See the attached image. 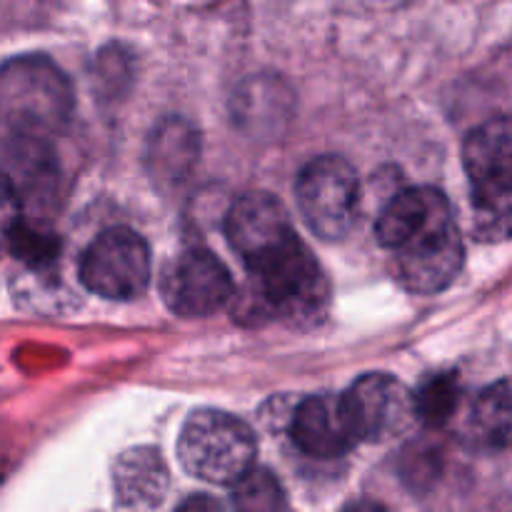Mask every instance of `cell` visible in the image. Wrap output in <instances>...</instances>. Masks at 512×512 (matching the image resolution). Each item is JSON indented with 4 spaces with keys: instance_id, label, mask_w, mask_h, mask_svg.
Here are the masks:
<instances>
[{
    "instance_id": "9a60e30c",
    "label": "cell",
    "mask_w": 512,
    "mask_h": 512,
    "mask_svg": "<svg viewBox=\"0 0 512 512\" xmlns=\"http://www.w3.org/2000/svg\"><path fill=\"white\" fill-rule=\"evenodd\" d=\"M293 95L283 80L255 75L238 88L233 98L235 123L250 135H275L280 125L288 123Z\"/></svg>"
},
{
    "instance_id": "8fae6325",
    "label": "cell",
    "mask_w": 512,
    "mask_h": 512,
    "mask_svg": "<svg viewBox=\"0 0 512 512\" xmlns=\"http://www.w3.org/2000/svg\"><path fill=\"white\" fill-rule=\"evenodd\" d=\"M290 435L300 453L315 460H338L358 443L343 395L330 393L310 395L298 405Z\"/></svg>"
},
{
    "instance_id": "7a4b0ae2",
    "label": "cell",
    "mask_w": 512,
    "mask_h": 512,
    "mask_svg": "<svg viewBox=\"0 0 512 512\" xmlns=\"http://www.w3.org/2000/svg\"><path fill=\"white\" fill-rule=\"evenodd\" d=\"M75 93L68 75L45 55H18L0 70V118L5 135L45 138L73 118Z\"/></svg>"
},
{
    "instance_id": "d6986e66",
    "label": "cell",
    "mask_w": 512,
    "mask_h": 512,
    "mask_svg": "<svg viewBox=\"0 0 512 512\" xmlns=\"http://www.w3.org/2000/svg\"><path fill=\"white\" fill-rule=\"evenodd\" d=\"M473 423L485 443L512 450V378L498 380L478 395Z\"/></svg>"
},
{
    "instance_id": "7c38bea8",
    "label": "cell",
    "mask_w": 512,
    "mask_h": 512,
    "mask_svg": "<svg viewBox=\"0 0 512 512\" xmlns=\"http://www.w3.org/2000/svg\"><path fill=\"white\" fill-rule=\"evenodd\" d=\"M200 160V133L190 120L165 118L153 128L145 148V168L160 188L185 183Z\"/></svg>"
},
{
    "instance_id": "ffe728a7",
    "label": "cell",
    "mask_w": 512,
    "mask_h": 512,
    "mask_svg": "<svg viewBox=\"0 0 512 512\" xmlns=\"http://www.w3.org/2000/svg\"><path fill=\"white\" fill-rule=\"evenodd\" d=\"M460 403V385L455 373H438L425 380L415 395V413L425 428H443Z\"/></svg>"
},
{
    "instance_id": "30bf717a",
    "label": "cell",
    "mask_w": 512,
    "mask_h": 512,
    "mask_svg": "<svg viewBox=\"0 0 512 512\" xmlns=\"http://www.w3.org/2000/svg\"><path fill=\"white\" fill-rule=\"evenodd\" d=\"M358 443H388L418 420L415 395L395 375L368 373L343 393Z\"/></svg>"
},
{
    "instance_id": "5bb4252c",
    "label": "cell",
    "mask_w": 512,
    "mask_h": 512,
    "mask_svg": "<svg viewBox=\"0 0 512 512\" xmlns=\"http://www.w3.org/2000/svg\"><path fill=\"white\" fill-rule=\"evenodd\" d=\"M448 208V198L438 188L423 185V188L400 190L380 210L375 220V238L385 250L395 253Z\"/></svg>"
},
{
    "instance_id": "277c9868",
    "label": "cell",
    "mask_w": 512,
    "mask_h": 512,
    "mask_svg": "<svg viewBox=\"0 0 512 512\" xmlns=\"http://www.w3.org/2000/svg\"><path fill=\"white\" fill-rule=\"evenodd\" d=\"M360 178L350 160L320 155L303 165L295 198L305 225L323 240H343L360 213Z\"/></svg>"
},
{
    "instance_id": "44dd1931",
    "label": "cell",
    "mask_w": 512,
    "mask_h": 512,
    "mask_svg": "<svg viewBox=\"0 0 512 512\" xmlns=\"http://www.w3.org/2000/svg\"><path fill=\"white\" fill-rule=\"evenodd\" d=\"M235 512H285L288 500L273 470L253 468L238 485H233Z\"/></svg>"
},
{
    "instance_id": "603a6c76",
    "label": "cell",
    "mask_w": 512,
    "mask_h": 512,
    "mask_svg": "<svg viewBox=\"0 0 512 512\" xmlns=\"http://www.w3.org/2000/svg\"><path fill=\"white\" fill-rule=\"evenodd\" d=\"M340 512H388L385 508H380V505L370 503V500H353V503L345 505Z\"/></svg>"
},
{
    "instance_id": "ac0fdd59",
    "label": "cell",
    "mask_w": 512,
    "mask_h": 512,
    "mask_svg": "<svg viewBox=\"0 0 512 512\" xmlns=\"http://www.w3.org/2000/svg\"><path fill=\"white\" fill-rule=\"evenodd\" d=\"M5 243H8V253L18 263L38 275L48 273L63 250V243L45 220H35L20 213L5 223Z\"/></svg>"
},
{
    "instance_id": "9c48e42d",
    "label": "cell",
    "mask_w": 512,
    "mask_h": 512,
    "mask_svg": "<svg viewBox=\"0 0 512 512\" xmlns=\"http://www.w3.org/2000/svg\"><path fill=\"white\" fill-rule=\"evenodd\" d=\"M160 295L170 313L180 318H208L233 303L235 285L218 255L205 248H188L165 268Z\"/></svg>"
},
{
    "instance_id": "e0dca14e",
    "label": "cell",
    "mask_w": 512,
    "mask_h": 512,
    "mask_svg": "<svg viewBox=\"0 0 512 512\" xmlns=\"http://www.w3.org/2000/svg\"><path fill=\"white\" fill-rule=\"evenodd\" d=\"M470 183L512 173V118H493L470 130L463 143Z\"/></svg>"
},
{
    "instance_id": "3957f363",
    "label": "cell",
    "mask_w": 512,
    "mask_h": 512,
    "mask_svg": "<svg viewBox=\"0 0 512 512\" xmlns=\"http://www.w3.org/2000/svg\"><path fill=\"white\" fill-rule=\"evenodd\" d=\"M258 443L248 423L225 410H195L178 438L185 473L210 485H238L255 468Z\"/></svg>"
},
{
    "instance_id": "5b68a950",
    "label": "cell",
    "mask_w": 512,
    "mask_h": 512,
    "mask_svg": "<svg viewBox=\"0 0 512 512\" xmlns=\"http://www.w3.org/2000/svg\"><path fill=\"white\" fill-rule=\"evenodd\" d=\"M150 273L153 263L148 243L125 225H113L95 235L78 265L83 288L105 300L140 298L148 290Z\"/></svg>"
},
{
    "instance_id": "2e32d148",
    "label": "cell",
    "mask_w": 512,
    "mask_h": 512,
    "mask_svg": "<svg viewBox=\"0 0 512 512\" xmlns=\"http://www.w3.org/2000/svg\"><path fill=\"white\" fill-rule=\"evenodd\" d=\"M470 233L483 243L512 240V175L470 183Z\"/></svg>"
},
{
    "instance_id": "4fadbf2b",
    "label": "cell",
    "mask_w": 512,
    "mask_h": 512,
    "mask_svg": "<svg viewBox=\"0 0 512 512\" xmlns=\"http://www.w3.org/2000/svg\"><path fill=\"white\" fill-rule=\"evenodd\" d=\"M170 470L163 455L150 445H135L115 458L113 490L123 508L153 510L165 500Z\"/></svg>"
},
{
    "instance_id": "8992f818",
    "label": "cell",
    "mask_w": 512,
    "mask_h": 512,
    "mask_svg": "<svg viewBox=\"0 0 512 512\" xmlns=\"http://www.w3.org/2000/svg\"><path fill=\"white\" fill-rule=\"evenodd\" d=\"M390 255L395 280L408 293L435 295L450 288L465 263V245L453 208L443 210L413 240Z\"/></svg>"
},
{
    "instance_id": "7402d4cb",
    "label": "cell",
    "mask_w": 512,
    "mask_h": 512,
    "mask_svg": "<svg viewBox=\"0 0 512 512\" xmlns=\"http://www.w3.org/2000/svg\"><path fill=\"white\" fill-rule=\"evenodd\" d=\"M175 512H225L220 500H215L213 495H190L188 500L175 508Z\"/></svg>"
},
{
    "instance_id": "ba28073f",
    "label": "cell",
    "mask_w": 512,
    "mask_h": 512,
    "mask_svg": "<svg viewBox=\"0 0 512 512\" xmlns=\"http://www.w3.org/2000/svg\"><path fill=\"white\" fill-rule=\"evenodd\" d=\"M5 193L18 203L20 215L45 220L60 200V160L45 138L5 135L3 143Z\"/></svg>"
},
{
    "instance_id": "52a82bcc",
    "label": "cell",
    "mask_w": 512,
    "mask_h": 512,
    "mask_svg": "<svg viewBox=\"0 0 512 512\" xmlns=\"http://www.w3.org/2000/svg\"><path fill=\"white\" fill-rule=\"evenodd\" d=\"M225 238L240 255L248 273L283 253L298 240L285 205L265 190H250L230 205L225 215Z\"/></svg>"
},
{
    "instance_id": "6da1fadb",
    "label": "cell",
    "mask_w": 512,
    "mask_h": 512,
    "mask_svg": "<svg viewBox=\"0 0 512 512\" xmlns=\"http://www.w3.org/2000/svg\"><path fill=\"white\" fill-rule=\"evenodd\" d=\"M230 305L235 323L280 320L295 330H310L330 310L328 275L298 238L263 268L248 273V285Z\"/></svg>"
}]
</instances>
